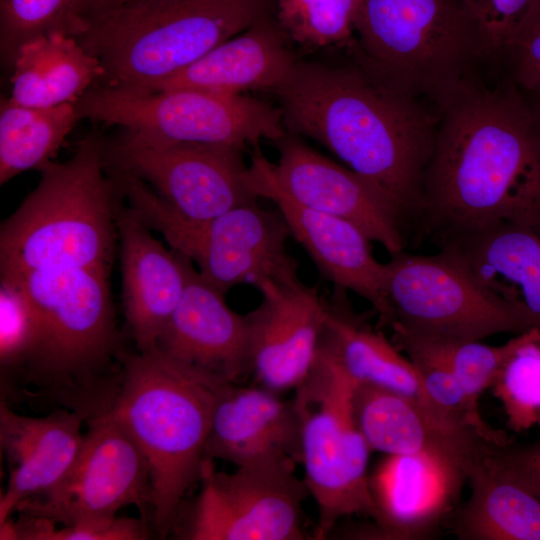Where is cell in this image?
Returning <instances> with one entry per match:
<instances>
[{
	"mask_svg": "<svg viewBox=\"0 0 540 540\" xmlns=\"http://www.w3.org/2000/svg\"><path fill=\"white\" fill-rule=\"evenodd\" d=\"M415 225L439 247L504 226L540 232V115L472 77L435 102Z\"/></svg>",
	"mask_w": 540,
	"mask_h": 540,
	"instance_id": "1",
	"label": "cell"
},
{
	"mask_svg": "<svg viewBox=\"0 0 540 540\" xmlns=\"http://www.w3.org/2000/svg\"><path fill=\"white\" fill-rule=\"evenodd\" d=\"M273 93L290 133L320 143L368 182L404 234L415 226L437 115L359 66L298 60Z\"/></svg>",
	"mask_w": 540,
	"mask_h": 540,
	"instance_id": "2",
	"label": "cell"
},
{
	"mask_svg": "<svg viewBox=\"0 0 540 540\" xmlns=\"http://www.w3.org/2000/svg\"><path fill=\"white\" fill-rule=\"evenodd\" d=\"M109 278L107 269L66 268L10 281L26 292L38 327L19 377L51 401L91 417L112 405L121 378L114 365L124 348Z\"/></svg>",
	"mask_w": 540,
	"mask_h": 540,
	"instance_id": "3",
	"label": "cell"
},
{
	"mask_svg": "<svg viewBox=\"0 0 540 540\" xmlns=\"http://www.w3.org/2000/svg\"><path fill=\"white\" fill-rule=\"evenodd\" d=\"M121 378L107 409L144 455L151 522L168 536L188 490L199 481L218 393L226 383L172 358L157 346L120 355Z\"/></svg>",
	"mask_w": 540,
	"mask_h": 540,
	"instance_id": "4",
	"label": "cell"
},
{
	"mask_svg": "<svg viewBox=\"0 0 540 540\" xmlns=\"http://www.w3.org/2000/svg\"><path fill=\"white\" fill-rule=\"evenodd\" d=\"M36 188L0 227V280L66 268L111 270L120 192L107 172L104 137L91 132L71 158L50 161Z\"/></svg>",
	"mask_w": 540,
	"mask_h": 540,
	"instance_id": "5",
	"label": "cell"
},
{
	"mask_svg": "<svg viewBox=\"0 0 540 540\" xmlns=\"http://www.w3.org/2000/svg\"><path fill=\"white\" fill-rule=\"evenodd\" d=\"M275 0H133L85 19L77 36L100 85L150 90L274 13Z\"/></svg>",
	"mask_w": 540,
	"mask_h": 540,
	"instance_id": "6",
	"label": "cell"
},
{
	"mask_svg": "<svg viewBox=\"0 0 540 540\" xmlns=\"http://www.w3.org/2000/svg\"><path fill=\"white\" fill-rule=\"evenodd\" d=\"M354 34L350 46L371 78L434 102L471 78L483 58L465 0H362Z\"/></svg>",
	"mask_w": 540,
	"mask_h": 540,
	"instance_id": "7",
	"label": "cell"
},
{
	"mask_svg": "<svg viewBox=\"0 0 540 540\" xmlns=\"http://www.w3.org/2000/svg\"><path fill=\"white\" fill-rule=\"evenodd\" d=\"M107 171L139 218L223 294L240 284L258 288L270 280L298 275V265L286 249L290 230L278 209L268 210L256 202L212 219L190 220L138 177L110 167Z\"/></svg>",
	"mask_w": 540,
	"mask_h": 540,
	"instance_id": "8",
	"label": "cell"
},
{
	"mask_svg": "<svg viewBox=\"0 0 540 540\" xmlns=\"http://www.w3.org/2000/svg\"><path fill=\"white\" fill-rule=\"evenodd\" d=\"M81 119L118 126L162 144H208L244 149L287 134L282 111L241 94L195 88L136 90L97 85L77 102Z\"/></svg>",
	"mask_w": 540,
	"mask_h": 540,
	"instance_id": "9",
	"label": "cell"
},
{
	"mask_svg": "<svg viewBox=\"0 0 540 540\" xmlns=\"http://www.w3.org/2000/svg\"><path fill=\"white\" fill-rule=\"evenodd\" d=\"M353 381L317 351L313 367L295 388L304 481L318 509L316 537L324 539L343 517H372L368 484L371 449L353 409Z\"/></svg>",
	"mask_w": 540,
	"mask_h": 540,
	"instance_id": "10",
	"label": "cell"
},
{
	"mask_svg": "<svg viewBox=\"0 0 540 540\" xmlns=\"http://www.w3.org/2000/svg\"><path fill=\"white\" fill-rule=\"evenodd\" d=\"M383 288L394 334L441 341H478L530 328L452 256L404 251L384 263Z\"/></svg>",
	"mask_w": 540,
	"mask_h": 540,
	"instance_id": "11",
	"label": "cell"
},
{
	"mask_svg": "<svg viewBox=\"0 0 540 540\" xmlns=\"http://www.w3.org/2000/svg\"><path fill=\"white\" fill-rule=\"evenodd\" d=\"M205 458L200 491L171 533L185 540H301L307 485L289 465L219 472Z\"/></svg>",
	"mask_w": 540,
	"mask_h": 540,
	"instance_id": "12",
	"label": "cell"
},
{
	"mask_svg": "<svg viewBox=\"0 0 540 540\" xmlns=\"http://www.w3.org/2000/svg\"><path fill=\"white\" fill-rule=\"evenodd\" d=\"M241 151L222 145L156 143L123 129L104 138L106 166L138 177L177 214L196 221L257 202Z\"/></svg>",
	"mask_w": 540,
	"mask_h": 540,
	"instance_id": "13",
	"label": "cell"
},
{
	"mask_svg": "<svg viewBox=\"0 0 540 540\" xmlns=\"http://www.w3.org/2000/svg\"><path fill=\"white\" fill-rule=\"evenodd\" d=\"M87 422L80 451L64 477L48 491L21 501L15 511L71 526L111 519L120 508L135 505L148 523L151 484L141 450L108 410Z\"/></svg>",
	"mask_w": 540,
	"mask_h": 540,
	"instance_id": "14",
	"label": "cell"
},
{
	"mask_svg": "<svg viewBox=\"0 0 540 540\" xmlns=\"http://www.w3.org/2000/svg\"><path fill=\"white\" fill-rule=\"evenodd\" d=\"M257 289L261 301L245 314L251 372L273 392L295 389L315 362L327 299L298 275L267 281Z\"/></svg>",
	"mask_w": 540,
	"mask_h": 540,
	"instance_id": "15",
	"label": "cell"
},
{
	"mask_svg": "<svg viewBox=\"0 0 540 540\" xmlns=\"http://www.w3.org/2000/svg\"><path fill=\"white\" fill-rule=\"evenodd\" d=\"M249 167L258 196L276 204L291 236L324 279L367 300L380 321L390 326L393 314L383 288L384 263L374 257L366 234L348 220L307 208L285 195L270 177L260 146L253 148Z\"/></svg>",
	"mask_w": 540,
	"mask_h": 540,
	"instance_id": "16",
	"label": "cell"
},
{
	"mask_svg": "<svg viewBox=\"0 0 540 540\" xmlns=\"http://www.w3.org/2000/svg\"><path fill=\"white\" fill-rule=\"evenodd\" d=\"M279 159H267L276 186L295 202L358 226L390 254L403 251L405 234L380 194L348 167L328 159L288 133L276 143Z\"/></svg>",
	"mask_w": 540,
	"mask_h": 540,
	"instance_id": "17",
	"label": "cell"
},
{
	"mask_svg": "<svg viewBox=\"0 0 540 540\" xmlns=\"http://www.w3.org/2000/svg\"><path fill=\"white\" fill-rule=\"evenodd\" d=\"M469 466L440 453L386 454L368 477L375 535L429 536L455 509Z\"/></svg>",
	"mask_w": 540,
	"mask_h": 540,
	"instance_id": "18",
	"label": "cell"
},
{
	"mask_svg": "<svg viewBox=\"0 0 540 540\" xmlns=\"http://www.w3.org/2000/svg\"><path fill=\"white\" fill-rule=\"evenodd\" d=\"M205 458L236 467L302 463L301 423L294 404L264 387L226 383L214 406Z\"/></svg>",
	"mask_w": 540,
	"mask_h": 540,
	"instance_id": "19",
	"label": "cell"
},
{
	"mask_svg": "<svg viewBox=\"0 0 540 540\" xmlns=\"http://www.w3.org/2000/svg\"><path fill=\"white\" fill-rule=\"evenodd\" d=\"M205 281L189 260L182 296L157 347L177 361L224 383L251 372L245 315Z\"/></svg>",
	"mask_w": 540,
	"mask_h": 540,
	"instance_id": "20",
	"label": "cell"
},
{
	"mask_svg": "<svg viewBox=\"0 0 540 540\" xmlns=\"http://www.w3.org/2000/svg\"><path fill=\"white\" fill-rule=\"evenodd\" d=\"M120 192V191H119ZM122 302L137 351L157 346L182 296L189 260L167 249L120 198L116 207Z\"/></svg>",
	"mask_w": 540,
	"mask_h": 540,
	"instance_id": "21",
	"label": "cell"
},
{
	"mask_svg": "<svg viewBox=\"0 0 540 540\" xmlns=\"http://www.w3.org/2000/svg\"><path fill=\"white\" fill-rule=\"evenodd\" d=\"M89 418L86 411L65 407L44 417H30L1 401L0 444L9 479L0 498V524L21 501L48 491L64 477L80 451L82 423Z\"/></svg>",
	"mask_w": 540,
	"mask_h": 540,
	"instance_id": "22",
	"label": "cell"
},
{
	"mask_svg": "<svg viewBox=\"0 0 540 540\" xmlns=\"http://www.w3.org/2000/svg\"><path fill=\"white\" fill-rule=\"evenodd\" d=\"M274 13L222 42L150 90L195 88L225 94L273 92L298 61Z\"/></svg>",
	"mask_w": 540,
	"mask_h": 540,
	"instance_id": "23",
	"label": "cell"
},
{
	"mask_svg": "<svg viewBox=\"0 0 540 540\" xmlns=\"http://www.w3.org/2000/svg\"><path fill=\"white\" fill-rule=\"evenodd\" d=\"M353 409L371 450L386 454L433 452L471 464L496 444L474 434L449 429L417 402L392 391L355 384Z\"/></svg>",
	"mask_w": 540,
	"mask_h": 540,
	"instance_id": "24",
	"label": "cell"
},
{
	"mask_svg": "<svg viewBox=\"0 0 540 540\" xmlns=\"http://www.w3.org/2000/svg\"><path fill=\"white\" fill-rule=\"evenodd\" d=\"M457 260L492 296L540 330V232L504 226L447 244Z\"/></svg>",
	"mask_w": 540,
	"mask_h": 540,
	"instance_id": "25",
	"label": "cell"
},
{
	"mask_svg": "<svg viewBox=\"0 0 540 540\" xmlns=\"http://www.w3.org/2000/svg\"><path fill=\"white\" fill-rule=\"evenodd\" d=\"M346 292L334 286L327 299L328 314L318 351L331 359L354 384L373 385L401 394L452 429L431 405L411 360L352 311Z\"/></svg>",
	"mask_w": 540,
	"mask_h": 540,
	"instance_id": "26",
	"label": "cell"
},
{
	"mask_svg": "<svg viewBox=\"0 0 540 540\" xmlns=\"http://www.w3.org/2000/svg\"><path fill=\"white\" fill-rule=\"evenodd\" d=\"M9 66V100L32 107L76 103L104 77L99 60L75 36L62 32L24 41Z\"/></svg>",
	"mask_w": 540,
	"mask_h": 540,
	"instance_id": "27",
	"label": "cell"
},
{
	"mask_svg": "<svg viewBox=\"0 0 540 540\" xmlns=\"http://www.w3.org/2000/svg\"><path fill=\"white\" fill-rule=\"evenodd\" d=\"M497 447L470 464L471 494L454 533L461 540H540V499L502 468Z\"/></svg>",
	"mask_w": 540,
	"mask_h": 540,
	"instance_id": "28",
	"label": "cell"
},
{
	"mask_svg": "<svg viewBox=\"0 0 540 540\" xmlns=\"http://www.w3.org/2000/svg\"><path fill=\"white\" fill-rule=\"evenodd\" d=\"M76 103L32 107L0 101V185L53 161L80 120Z\"/></svg>",
	"mask_w": 540,
	"mask_h": 540,
	"instance_id": "29",
	"label": "cell"
},
{
	"mask_svg": "<svg viewBox=\"0 0 540 540\" xmlns=\"http://www.w3.org/2000/svg\"><path fill=\"white\" fill-rule=\"evenodd\" d=\"M394 335L415 366L431 405L446 425L478 434L493 443L510 442L503 432L493 429L481 418L478 405L466 396L433 343L410 335Z\"/></svg>",
	"mask_w": 540,
	"mask_h": 540,
	"instance_id": "30",
	"label": "cell"
},
{
	"mask_svg": "<svg viewBox=\"0 0 540 540\" xmlns=\"http://www.w3.org/2000/svg\"><path fill=\"white\" fill-rule=\"evenodd\" d=\"M491 387L510 429L522 432L540 426V330L529 329L505 343Z\"/></svg>",
	"mask_w": 540,
	"mask_h": 540,
	"instance_id": "31",
	"label": "cell"
},
{
	"mask_svg": "<svg viewBox=\"0 0 540 540\" xmlns=\"http://www.w3.org/2000/svg\"><path fill=\"white\" fill-rule=\"evenodd\" d=\"M362 0H275L274 16L289 41L307 49L353 42Z\"/></svg>",
	"mask_w": 540,
	"mask_h": 540,
	"instance_id": "32",
	"label": "cell"
},
{
	"mask_svg": "<svg viewBox=\"0 0 540 540\" xmlns=\"http://www.w3.org/2000/svg\"><path fill=\"white\" fill-rule=\"evenodd\" d=\"M77 5L78 0H0L1 60L9 65L24 41L41 34L79 36L86 22Z\"/></svg>",
	"mask_w": 540,
	"mask_h": 540,
	"instance_id": "33",
	"label": "cell"
},
{
	"mask_svg": "<svg viewBox=\"0 0 540 540\" xmlns=\"http://www.w3.org/2000/svg\"><path fill=\"white\" fill-rule=\"evenodd\" d=\"M37 329L35 310L22 286L0 280L1 376L22 368L34 347Z\"/></svg>",
	"mask_w": 540,
	"mask_h": 540,
	"instance_id": "34",
	"label": "cell"
},
{
	"mask_svg": "<svg viewBox=\"0 0 540 540\" xmlns=\"http://www.w3.org/2000/svg\"><path fill=\"white\" fill-rule=\"evenodd\" d=\"M428 341L441 353L469 400L478 405L480 395L493 384L505 353V344L489 346L479 340Z\"/></svg>",
	"mask_w": 540,
	"mask_h": 540,
	"instance_id": "35",
	"label": "cell"
},
{
	"mask_svg": "<svg viewBox=\"0 0 540 540\" xmlns=\"http://www.w3.org/2000/svg\"><path fill=\"white\" fill-rule=\"evenodd\" d=\"M17 540H143L149 538L148 523L141 519L114 517L71 526L19 514L15 521Z\"/></svg>",
	"mask_w": 540,
	"mask_h": 540,
	"instance_id": "36",
	"label": "cell"
},
{
	"mask_svg": "<svg viewBox=\"0 0 540 540\" xmlns=\"http://www.w3.org/2000/svg\"><path fill=\"white\" fill-rule=\"evenodd\" d=\"M538 0H465L477 25L483 58L505 53L514 32Z\"/></svg>",
	"mask_w": 540,
	"mask_h": 540,
	"instance_id": "37",
	"label": "cell"
},
{
	"mask_svg": "<svg viewBox=\"0 0 540 540\" xmlns=\"http://www.w3.org/2000/svg\"><path fill=\"white\" fill-rule=\"evenodd\" d=\"M516 81L533 93L540 91V0L518 26L505 50Z\"/></svg>",
	"mask_w": 540,
	"mask_h": 540,
	"instance_id": "38",
	"label": "cell"
},
{
	"mask_svg": "<svg viewBox=\"0 0 540 540\" xmlns=\"http://www.w3.org/2000/svg\"><path fill=\"white\" fill-rule=\"evenodd\" d=\"M495 456L502 468L540 499V443L498 446Z\"/></svg>",
	"mask_w": 540,
	"mask_h": 540,
	"instance_id": "39",
	"label": "cell"
},
{
	"mask_svg": "<svg viewBox=\"0 0 540 540\" xmlns=\"http://www.w3.org/2000/svg\"><path fill=\"white\" fill-rule=\"evenodd\" d=\"M133 0H78L77 10L79 16L86 18L116 8Z\"/></svg>",
	"mask_w": 540,
	"mask_h": 540,
	"instance_id": "40",
	"label": "cell"
},
{
	"mask_svg": "<svg viewBox=\"0 0 540 540\" xmlns=\"http://www.w3.org/2000/svg\"><path fill=\"white\" fill-rule=\"evenodd\" d=\"M535 94L537 96V104H536L535 108H536L538 114L540 115V91L536 92Z\"/></svg>",
	"mask_w": 540,
	"mask_h": 540,
	"instance_id": "41",
	"label": "cell"
}]
</instances>
